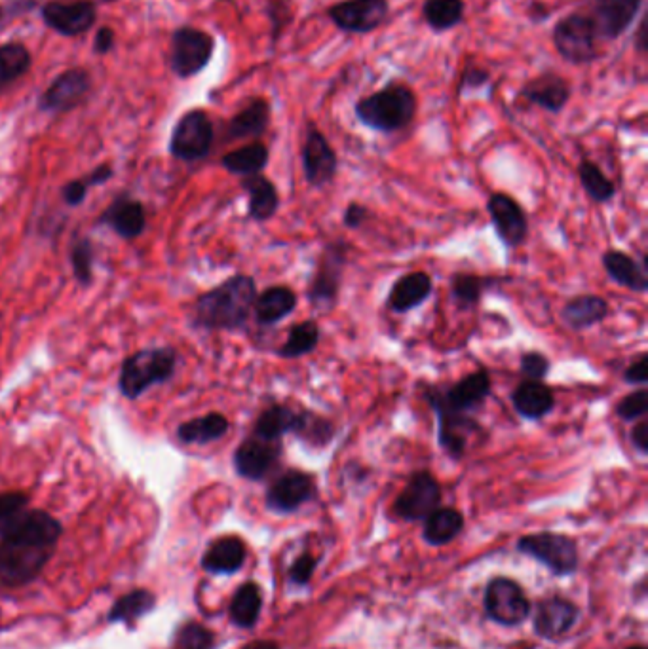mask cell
I'll list each match as a JSON object with an SVG mask.
<instances>
[{"mask_svg": "<svg viewBox=\"0 0 648 649\" xmlns=\"http://www.w3.org/2000/svg\"><path fill=\"white\" fill-rule=\"evenodd\" d=\"M63 534L58 519L46 511H23L0 532V585L31 583L52 557Z\"/></svg>", "mask_w": 648, "mask_h": 649, "instance_id": "cell-1", "label": "cell"}, {"mask_svg": "<svg viewBox=\"0 0 648 649\" xmlns=\"http://www.w3.org/2000/svg\"><path fill=\"white\" fill-rule=\"evenodd\" d=\"M255 279L238 274L196 300L194 323L210 331H240L253 314Z\"/></svg>", "mask_w": 648, "mask_h": 649, "instance_id": "cell-2", "label": "cell"}, {"mask_svg": "<svg viewBox=\"0 0 648 649\" xmlns=\"http://www.w3.org/2000/svg\"><path fill=\"white\" fill-rule=\"evenodd\" d=\"M417 109V95L411 88L390 84L381 92L360 99L354 111L363 126L382 133H394L413 122Z\"/></svg>", "mask_w": 648, "mask_h": 649, "instance_id": "cell-3", "label": "cell"}, {"mask_svg": "<svg viewBox=\"0 0 648 649\" xmlns=\"http://www.w3.org/2000/svg\"><path fill=\"white\" fill-rule=\"evenodd\" d=\"M177 353L173 348L141 350L122 363L118 388L124 397L137 399L151 386L168 382L175 372Z\"/></svg>", "mask_w": 648, "mask_h": 649, "instance_id": "cell-4", "label": "cell"}, {"mask_svg": "<svg viewBox=\"0 0 648 649\" xmlns=\"http://www.w3.org/2000/svg\"><path fill=\"white\" fill-rule=\"evenodd\" d=\"M346 243L333 242L325 245L322 257L318 259L316 270L308 281L306 297L318 310H331L337 304V298L343 285L344 266H346Z\"/></svg>", "mask_w": 648, "mask_h": 649, "instance_id": "cell-5", "label": "cell"}, {"mask_svg": "<svg viewBox=\"0 0 648 649\" xmlns=\"http://www.w3.org/2000/svg\"><path fill=\"white\" fill-rule=\"evenodd\" d=\"M493 391V380L491 374L485 369L472 372L464 378H460L455 386L443 390V388H426L424 399L428 405L434 408H445L453 412H472L485 405L487 397Z\"/></svg>", "mask_w": 648, "mask_h": 649, "instance_id": "cell-6", "label": "cell"}, {"mask_svg": "<svg viewBox=\"0 0 648 649\" xmlns=\"http://www.w3.org/2000/svg\"><path fill=\"white\" fill-rule=\"evenodd\" d=\"M597 35L590 16L571 14L553 27V44L559 56L571 63H588L597 57Z\"/></svg>", "mask_w": 648, "mask_h": 649, "instance_id": "cell-7", "label": "cell"}, {"mask_svg": "<svg viewBox=\"0 0 648 649\" xmlns=\"http://www.w3.org/2000/svg\"><path fill=\"white\" fill-rule=\"evenodd\" d=\"M213 143V124L204 111L187 112L175 126L170 152L185 162H196L210 154Z\"/></svg>", "mask_w": 648, "mask_h": 649, "instance_id": "cell-8", "label": "cell"}, {"mask_svg": "<svg viewBox=\"0 0 648 649\" xmlns=\"http://www.w3.org/2000/svg\"><path fill=\"white\" fill-rule=\"evenodd\" d=\"M213 38L194 27H181L172 37V69L175 75H198L213 56Z\"/></svg>", "mask_w": 648, "mask_h": 649, "instance_id": "cell-9", "label": "cell"}, {"mask_svg": "<svg viewBox=\"0 0 648 649\" xmlns=\"http://www.w3.org/2000/svg\"><path fill=\"white\" fill-rule=\"evenodd\" d=\"M517 547L521 553H527L536 560L544 562L555 574L567 575L576 570L578 564L576 545L567 536L542 532V534H533L519 539Z\"/></svg>", "mask_w": 648, "mask_h": 649, "instance_id": "cell-10", "label": "cell"}, {"mask_svg": "<svg viewBox=\"0 0 648 649\" xmlns=\"http://www.w3.org/2000/svg\"><path fill=\"white\" fill-rule=\"evenodd\" d=\"M441 501V486L430 471H417L401 490L394 503V513L403 520H424L434 513Z\"/></svg>", "mask_w": 648, "mask_h": 649, "instance_id": "cell-11", "label": "cell"}, {"mask_svg": "<svg viewBox=\"0 0 648 649\" xmlns=\"http://www.w3.org/2000/svg\"><path fill=\"white\" fill-rule=\"evenodd\" d=\"M316 496L314 477L301 469H287L267 490V507L274 513L289 515Z\"/></svg>", "mask_w": 648, "mask_h": 649, "instance_id": "cell-12", "label": "cell"}, {"mask_svg": "<svg viewBox=\"0 0 648 649\" xmlns=\"http://www.w3.org/2000/svg\"><path fill=\"white\" fill-rule=\"evenodd\" d=\"M301 160L306 183L312 188H324L333 183L339 169V158L324 133L316 126H308Z\"/></svg>", "mask_w": 648, "mask_h": 649, "instance_id": "cell-13", "label": "cell"}, {"mask_svg": "<svg viewBox=\"0 0 648 649\" xmlns=\"http://www.w3.org/2000/svg\"><path fill=\"white\" fill-rule=\"evenodd\" d=\"M388 0H344L327 10L329 19L344 33H371L388 16Z\"/></svg>", "mask_w": 648, "mask_h": 649, "instance_id": "cell-14", "label": "cell"}, {"mask_svg": "<svg viewBox=\"0 0 648 649\" xmlns=\"http://www.w3.org/2000/svg\"><path fill=\"white\" fill-rule=\"evenodd\" d=\"M487 211L491 215L500 242L510 249L525 243L529 236V219L525 209L517 204V200L508 194L496 192L487 202Z\"/></svg>", "mask_w": 648, "mask_h": 649, "instance_id": "cell-15", "label": "cell"}, {"mask_svg": "<svg viewBox=\"0 0 648 649\" xmlns=\"http://www.w3.org/2000/svg\"><path fill=\"white\" fill-rule=\"evenodd\" d=\"M42 19L63 37H77L96 23V6L90 0H52L42 6Z\"/></svg>", "mask_w": 648, "mask_h": 649, "instance_id": "cell-16", "label": "cell"}, {"mask_svg": "<svg viewBox=\"0 0 648 649\" xmlns=\"http://www.w3.org/2000/svg\"><path fill=\"white\" fill-rule=\"evenodd\" d=\"M434 412L438 418L439 446L449 458L460 460L468 450L470 439L479 437L485 429L466 412H453L445 408H434Z\"/></svg>", "mask_w": 648, "mask_h": 649, "instance_id": "cell-17", "label": "cell"}, {"mask_svg": "<svg viewBox=\"0 0 648 649\" xmlns=\"http://www.w3.org/2000/svg\"><path fill=\"white\" fill-rule=\"evenodd\" d=\"M485 610L500 625H519L529 615V600L510 579H495L485 594Z\"/></svg>", "mask_w": 648, "mask_h": 649, "instance_id": "cell-18", "label": "cell"}, {"mask_svg": "<svg viewBox=\"0 0 648 649\" xmlns=\"http://www.w3.org/2000/svg\"><path fill=\"white\" fill-rule=\"evenodd\" d=\"M282 458L280 441L246 439L234 452V469L242 479L263 481Z\"/></svg>", "mask_w": 648, "mask_h": 649, "instance_id": "cell-19", "label": "cell"}, {"mask_svg": "<svg viewBox=\"0 0 648 649\" xmlns=\"http://www.w3.org/2000/svg\"><path fill=\"white\" fill-rule=\"evenodd\" d=\"M643 0H597L593 6V27L597 38L622 37L641 12Z\"/></svg>", "mask_w": 648, "mask_h": 649, "instance_id": "cell-20", "label": "cell"}, {"mask_svg": "<svg viewBox=\"0 0 648 649\" xmlns=\"http://www.w3.org/2000/svg\"><path fill=\"white\" fill-rule=\"evenodd\" d=\"M90 90V76L82 69H73L59 75L48 90L42 93L39 105L42 111L65 112L84 99Z\"/></svg>", "mask_w": 648, "mask_h": 649, "instance_id": "cell-21", "label": "cell"}, {"mask_svg": "<svg viewBox=\"0 0 648 649\" xmlns=\"http://www.w3.org/2000/svg\"><path fill=\"white\" fill-rule=\"evenodd\" d=\"M434 291L432 278L426 272H411L401 276L390 289L386 306L394 314H407L422 306Z\"/></svg>", "mask_w": 648, "mask_h": 649, "instance_id": "cell-22", "label": "cell"}, {"mask_svg": "<svg viewBox=\"0 0 648 649\" xmlns=\"http://www.w3.org/2000/svg\"><path fill=\"white\" fill-rule=\"evenodd\" d=\"M521 95L531 101L534 105H538L540 109L548 112H561L565 109V105L571 99V86L565 78H561L555 73H544L538 75L533 80H529Z\"/></svg>", "mask_w": 648, "mask_h": 649, "instance_id": "cell-23", "label": "cell"}, {"mask_svg": "<svg viewBox=\"0 0 648 649\" xmlns=\"http://www.w3.org/2000/svg\"><path fill=\"white\" fill-rule=\"evenodd\" d=\"M555 395L544 382L523 380L512 391V407L523 420H542L555 408Z\"/></svg>", "mask_w": 648, "mask_h": 649, "instance_id": "cell-24", "label": "cell"}, {"mask_svg": "<svg viewBox=\"0 0 648 649\" xmlns=\"http://www.w3.org/2000/svg\"><path fill=\"white\" fill-rule=\"evenodd\" d=\"M603 268L609 274V278L626 287L633 293H647L648 291V272H647V259L643 260V264H639L637 260L633 259L628 253L622 251H614L610 249L603 255Z\"/></svg>", "mask_w": 648, "mask_h": 649, "instance_id": "cell-25", "label": "cell"}, {"mask_svg": "<svg viewBox=\"0 0 648 649\" xmlns=\"http://www.w3.org/2000/svg\"><path fill=\"white\" fill-rule=\"evenodd\" d=\"M303 412V408L289 405H270L259 414L253 426V435L263 441H280L287 433L295 435V431L301 426Z\"/></svg>", "mask_w": 648, "mask_h": 649, "instance_id": "cell-26", "label": "cell"}, {"mask_svg": "<svg viewBox=\"0 0 648 649\" xmlns=\"http://www.w3.org/2000/svg\"><path fill=\"white\" fill-rule=\"evenodd\" d=\"M99 221L109 224L124 240H134L143 234V230L147 226V215H145L143 204L124 196V198H118L109 209H105V213L101 215Z\"/></svg>", "mask_w": 648, "mask_h": 649, "instance_id": "cell-27", "label": "cell"}, {"mask_svg": "<svg viewBox=\"0 0 648 649\" xmlns=\"http://www.w3.org/2000/svg\"><path fill=\"white\" fill-rule=\"evenodd\" d=\"M295 308H297L295 291L286 285H274L265 289L261 295H257L253 312L259 325L272 327L287 316H291Z\"/></svg>", "mask_w": 648, "mask_h": 649, "instance_id": "cell-28", "label": "cell"}, {"mask_svg": "<svg viewBox=\"0 0 648 649\" xmlns=\"http://www.w3.org/2000/svg\"><path fill=\"white\" fill-rule=\"evenodd\" d=\"M609 302L597 295H578L571 298L563 310L561 319L572 331H586L609 317Z\"/></svg>", "mask_w": 648, "mask_h": 649, "instance_id": "cell-29", "label": "cell"}, {"mask_svg": "<svg viewBox=\"0 0 648 649\" xmlns=\"http://www.w3.org/2000/svg\"><path fill=\"white\" fill-rule=\"evenodd\" d=\"M242 188L248 192L249 196V219H253L257 223H265L276 215V211L280 207V194H278L274 183L265 175H261V173L249 175L242 181Z\"/></svg>", "mask_w": 648, "mask_h": 649, "instance_id": "cell-30", "label": "cell"}, {"mask_svg": "<svg viewBox=\"0 0 648 649\" xmlns=\"http://www.w3.org/2000/svg\"><path fill=\"white\" fill-rule=\"evenodd\" d=\"M578 617L576 606L563 598H550L540 604L534 617L536 632L544 638H557L571 629Z\"/></svg>", "mask_w": 648, "mask_h": 649, "instance_id": "cell-31", "label": "cell"}, {"mask_svg": "<svg viewBox=\"0 0 648 649\" xmlns=\"http://www.w3.org/2000/svg\"><path fill=\"white\" fill-rule=\"evenodd\" d=\"M246 560V545L240 538L217 539L206 551L202 566L211 574H234L242 568Z\"/></svg>", "mask_w": 648, "mask_h": 649, "instance_id": "cell-32", "label": "cell"}, {"mask_svg": "<svg viewBox=\"0 0 648 649\" xmlns=\"http://www.w3.org/2000/svg\"><path fill=\"white\" fill-rule=\"evenodd\" d=\"M230 422L221 412H210L177 427L179 441L187 445H210L229 433Z\"/></svg>", "mask_w": 648, "mask_h": 649, "instance_id": "cell-33", "label": "cell"}, {"mask_svg": "<svg viewBox=\"0 0 648 649\" xmlns=\"http://www.w3.org/2000/svg\"><path fill=\"white\" fill-rule=\"evenodd\" d=\"M270 124V105L265 99H253L229 124L230 139L261 137Z\"/></svg>", "mask_w": 648, "mask_h": 649, "instance_id": "cell-34", "label": "cell"}, {"mask_svg": "<svg viewBox=\"0 0 648 649\" xmlns=\"http://www.w3.org/2000/svg\"><path fill=\"white\" fill-rule=\"evenodd\" d=\"M424 520V539L430 545H445L457 538L464 528V517L453 507H438Z\"/></svg>", "mask_w": 648, "mask_h": 649, "instance_id": "cell-35", "label": "cell"}, {"mask_svg": "<svg viewBox=\"0 0 648 649\" xmlns=\"http://www.w3.org/2000/svg\"><path fill=\"white\" fill-rule=\"evenodd\" d=\"M156 604V596L147 589H135L132 593L120 596L113 606V610L107 615L109 623H124L128 627H134L135 623L153 612Z\"/></svg>", "mask_w": 648, "mask_h": 649, "instance_id": "cell-36", "label": "cell"}, {"mask_svg": "<svg viewBox=\"0 0 648 649\" xmlns=\"http://www.w3.org/2000/svg\"><path fill=\"white\" fill-rule=\"evenodd\" d=\"M320 325L314 319H306L293 325L287 334L284 346L278 350V355L284 359H297L314 352L320 344Z\"/></svg>", "mask_w": 648, "mask_h": 649, "instance_id": "cell-37", "label": "cell"}, {"mask_svg": "<svg viewBox=\"0 0 648 649\" xmlns=\"http://www.w3.org/2000/svg\"><path fill=\"white\" fill-rule=\"evenodd\" d=\"M261 606H263L261 589L255 583H246L236 591L230 602V619L234 625L249 629L257 623Z\"/></svg>", "mask_w": 648, "mask_h": 649, "instance_id": "cell-38", "label": "cell"}, {"mask_svg": "<svg viewBox=\"0 0 648 649\" xmlns=\"http://www.w3.org/2000/svg\"><path fill=\"white\" fill-rule=\"evenodd\" d=\"M221 164L234 175H242V177L257 175L267 167L268 149L263 143H251L242 149L225 154Z\"/></svg>", "mask_w": 648, "mask_h": 649, "instance_id": "cell-39", "label": "cell"}, {"mask_svg": "<svg viewBox=\"0 0 648 649\" xmlns=\"http://www.w3.org/2000/svg\"><path fill=\"white\" fill-rule=\"evenodd\" d=\"M422 16L432 31L443 33L464 19V2L462 0H424Z\"/></svg>", "mask_w": 648, "mask_h": 649, "instance_id": "cell-40", "label": "cell"}, {"mask_svg": "<svg viewBox=\"0 0 648 649\" xmlns=\"http://www.w3.org/2000/svg\"><path fill=\"white\" fill-rule=\"evenodd\" d=\"M31 67V54L29 50L18 44L8 42L0 46V90L8 88L20 76L25 75Z\"/></svg>", "mask_w": 648, "mask_h": 649, "instance_id": "cell-41", "label": "cell"}, {"mask_svg": "<svg viewBox=\"0 0 648 649\" xmlns=\"http://www.w3.org/2000/svg\"><path fill=\"white\" fill-rule=\"evenodd\" d=\"M578 177L582 188L595 204H607L616 196V186L609 177L601 171V167L591 160H582L578 166Z\"/></svg>", "mask_w": 648, "mask_h": 649, "instance_id": "cell-42", "label": "cell"}, {"mask_svg": "<svg viewBox=\"0 0 648 649\" xmlns=\"http://www.w3.org/2000/svg\"><path fill=\"white\" fill-rule=\"evenodd\" d=\"M495 285V278H479L474 274H455L451 278V298L460 306H474L489 287Z\"/></svg>", "mask_w": 648, "mask_h": 649, "instance_id": "cell-43", "label": "cell"}, {"mask_svg": "<svg viewBox=\"0 0 648 649\" xmlns=\"http://www.w3.org/2000/svg\"><path fill=\"white\" fill-rule=\"evenodd\" d=\"M295 435L299 439H303L306 445L316 446V448H324L329 445L335 437V426L331 420H327L320 414L314 412H303V420L301 426L295 431Z\"/></svg>", "mask_w": 648, "mask_h": 649, "instance_id": "cell-44", "label": "cell"}, {"mask_svg": "<svg viewBox=\"0 0 648 649\" xmlns=\"http://www.w3.org/2000/svg\"><path fill=\"white\" fill-rule=\"evenodd\" d=\"M213 644H215L213 632L206 629L204 625L191 621L177 632L173 649H213Z\"/></svg>", "mask_w": 648, "mask_h": 649, "instance_id": "cell-45", "label": "cell"}, {"mask_svg": "<svg viewBox=\"0 0 648 649\" xmlns=\"http://www.w3.org/2000/svg\"><path fill=\"white\" fill-rule=\"evenodd\" d=\"M71 264L78 283L88 285L92 281V264H94V247L90 240H78L73 245Z\"/></svg>", "mask_w": 648, "mask_h": 649, "instance_id": "cell-46", "label": "cell"}, {"mask_svg": "<svg viewBox=\"0 0 648 649\" xmlns=\"http://www.w3.org/2000/svg\"><path fill=\"white\" fill-rule=\"evenodd\" d=\"M648 412V390L631 391L618 405H616V416L624 422H635L645 418Z\"/></svg>", "mask_w": 648, "mask_h": 649, "instance_id": "cell-47", "label": "cell"}, {"mask_svg": "<svg viewBox=\"0 0 648 649\" xmlns=\"http://www.w3.org/2000/svg\"><path fill=\"white\" fill-rule=\"evenodd\" d=\"M519 371L534 382H544L552 371V361L542 352H525L519 359Z\"/></svg>", "mask_w": 648, "mask_h": 649, "instance_id": "cell-48", "label": "cell"}, {"mask_svg": "<svg viewBox=\"0 0 648 649\" xmlns=\"http://www.w3.org/2000/svg\"><path fill=\"white\" fill-rule=\"evenodd\" d=\"M27 503H29V498L21 492L0 494V532L20 517L21 513L27 509Z\"/></svg>", "mask_w": 648, "mask_h": 649, "instance_id": "cell-49", "label": "cell"}, {"mask_svg": "<svg viewBox=\"0 0 648 649\" xmlns=\"http://www.w3.org/2000/svg\"><path fill=\"white\" fill-rule=\"evenodd\" d=\"M624 382L629 386H647L648 384V355L641 353L628 369L624 371Z\"/></svg>", "mask_w": 648, "mask_h": 649, "instance_id": "cell-50", "label": "cell"}, {"mask_svg": "<svg viewBox=\"0 0 648 649\" xmlns=\"http://www.w3.org/2000/svg\"><path fill=\"white\" fill-rule=\"evenodd\" d=\"M369 219H371V211H369V207H365L363 204L352 202L344 209L343 224L350 230L362 228L363 224L367 223Z\"/></svg>", "mask_w": 648, "mask_h": 649, "instance_id": "cell-51", "label": "cell"}, {"mask_svg": "<svg viewBox=\"0 0 648 649\" xmlns=\"http://www.w3.org/2000/svg\"><path fill=\"white\" fill-rule=\"evenodd\" d=\"M314 568H316V560L310 555H303V557L297 558V562L291 566L289 575L295 583H306L314 572Z\"/></svg>", "mask_w": 648, "mask_h": 649, "instance_id": "cell-52", "label": "cell"}, {"mask_svg": "<svg viewBox=\"0 0 648 649\" xmlns=\"http://www.w3.org/2000/svg\"><path fill=\"white\" fill-rule=\"evenodd\" d=\"M489 80V73L479 69V67H468L462 75V80H460V92L464 90H476V88H481L483 84H487Z\"/></svg>", "mask_w": 648, "mask_h": 649, "instance_id": "cell-53", "label": "cell"}, {"mask_svg": "<svg viewBox=\"0 0 648 649\" xmlns=\"http://www.w3.org/2000/svg\"><path fill=\"white\" fill-rule=\"evenodd\" d=\"M63 200L67 205H80L86 200L88 194V185L86 181H71L63 186Z\"/></svg>", "mask_w": 648, "mask_h": 649, "instance_id": "cell-54", "label": "cell"}, {"mask_svg": "<svg viewBox=\"0 0 648 649\" xmlns=\"http://www.w3.org/2000/svg\"><path fill=\"white\" fill-rule=\"evenodd\" d=\"M631 445L639 454H648V422L647 418H641L639 424L631 429Z\"/></svg>", "mask_w": 648, "mask_h": 649, "instance_id": "cell-55", "label": "cell"}, {"mask_svg": "<svg viewBox=\"0 0 648 649\" xmlns=\"http://www.w3.org/2000/svg\"><path fill=\"white\" fill-rule=\"evenodd\" d=\"M115 44V33L109 27H103L97 31L96 40H94V48L97 54H107Z\"/></svg>", "mask_w": 648, "mask_h": 649, "instance_id": "cell-56", "label": "cell"}, {"mask_svg": "<svg viewBox=\"0 0 648 649\" xmlns=\"http://www.w3.org/2000/svg\"><path fill=\"white\" fill-rule=\"evenodd\" d=\"M113 177V167L107 166V164H103V166L96 167L90 175H88V179H86V185L88 186H97V185H103V183H107L109 179Z\"/></svg>", "mask_w": 648, "mask_h": 649, "instance_id": "cell-57", "label": "cell"}, {"mask_svg": "<svg viewBox=\"0 0 648 649\" xmlns=\"http://www.w3.org/2000/svg\"><path fill=\"white\" fill-rule=\"evenodd\" d=\"M647 31V19H643V21H641V25H639V33H637V35H639V40H637V48H639L641 52H645V50H647Z\"/></svg>", "mask_w": 648, "mask_h": 649, "instance_id": "cell-58", "label": "cell"}, {"mask_svg": "<svg viewBox=\"0 0 648 649\" xmlns=\"http://www.w3.org/2000/svg\"><path fill=\"white\" fill-rule=\"evenodd\" d=\"M246 649H278L276 648V644H272V642H255V644H251V646H248Z\"/></svg>", "mask_w": 648, "mask_h": 649, "instance_id": "cell-59", "label": "cell"}, {"mask_svg": "<svg viewBox=\"0 0 648 649\" xmlns=\"http://www.w3.org/2000/svg\"><path fill=\"white\" fill-rule=\"evenodd\" d=\"M105 2H113V0H105Z\"/></svg>", "mask_w": 648, "mask_h": 649, "instance_id": "cell-60", "label": "cell"}, {"mask_svg": "<svg viewBox=\"0 0 648 649\" xmlns=\"http://www.w3.org/2000/svg\"><path fill=\"white\" fill-rule=\"evenodd\" d=\"M631 649H645V648H631Z\"/></svg>", "mask_w": 648, "mask_h": 649, "instance_id": "cell-61", "label": "cell"}]
</instances>
